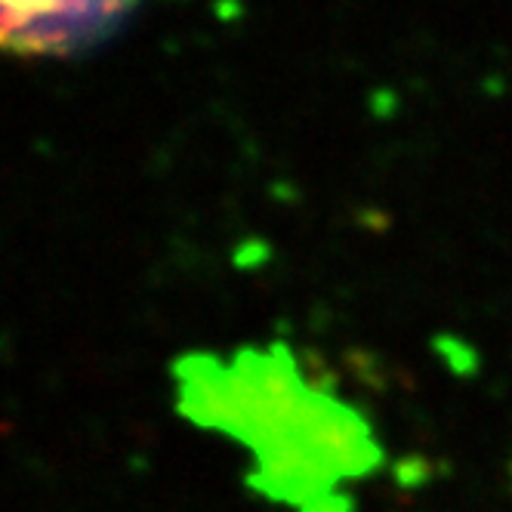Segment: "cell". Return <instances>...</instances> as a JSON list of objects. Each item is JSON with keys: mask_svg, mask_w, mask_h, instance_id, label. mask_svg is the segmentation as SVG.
<instances>
[{"mask_svg": "<svg viewBox=\"0 0 512 512\" xmlns=\"http://www.w3.org/2000/svg\"><path fill=\"white\" fill-rule=\"evenodd\" d=\"M179 411L253 451V488L303 512H327L334 488L377 469L371 426L312 389L287 346L241 349L235 361L192 355L176 364Z\"/></svg>", "mask_w": 512, "mask_h": 512, "instance_id": "obj_1", "label": "cell"}, {"mask_svg": "<svg viewBox=\"0 0 512 512\" xmlns=\"http://www.w3.org/2000/svg\"><path fill=\"white\" fill-rule=\"evenodd\" d=\"M142 0H0V53L81 56L124 28Z\"/></svg>", "mask_w": 512, "mask_h": 512, "instance_id": "obj_2", "label": "cell"}]
</instances>
